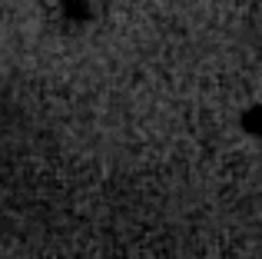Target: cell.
Wrapping results in <instances>:
<instances>
[{"mask_svg":"<svg viewBox=\"0 0 262 259\" xmlns=\"http://www.w3.org/2000/svg\"><path fill=\"white\" fill-rule=\"evenodd\" d=\"M249 130H262V113H249Z\"/></svg>","mask_w":262,"mask_h":259,"instance_id":"1","label":"cell"}]
</instances>
